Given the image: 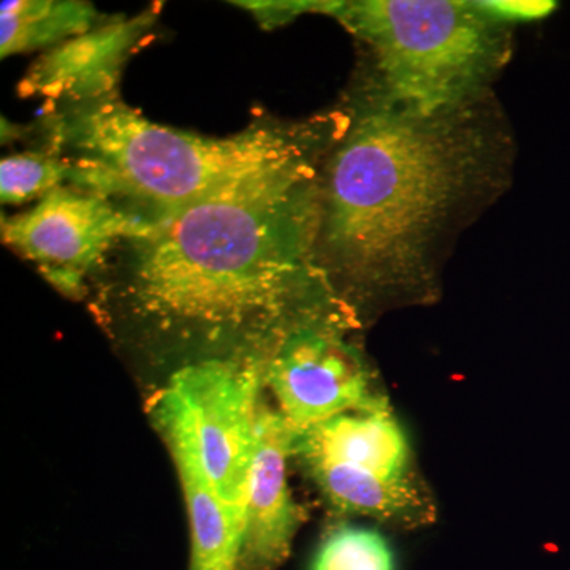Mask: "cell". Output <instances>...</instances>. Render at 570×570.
I'll list each match as a JSON object with an SVG mask.
<instances>
[{"label":"cell","instance_id":"obj_12","mask_svg":"<svg viewBox=\"0 0 570 570\" xmlns=\"http://www.w3.org/2000/svg\"><path fill=\"white\" fill-rule=\"evenodd\" d=\"M307 475L330 508L370 517L400 528H420L436 519V505L414 475L392 478L336 463H305Z\"/></svg>","mask_w":570,"mask_h":570},{"label":"cell","instance_id":"obj_13","mask_svg":"<svg viewBox=\"0 0 570 570\" xmlns=\"http://www.w3.org/2000/svg\"><path fill=\"white\" fill-rule=\"evenodd\" d=\"M105 21L92 3L80 0H9L0 9V56L52 50Z\"/></svg>","mask_w":570,"mask_h":570},{"label":"cell","instance_id":"obj_16","mask_svg":"<svg viewBox=\"0 0 570 570\" xmlns=\"http://www.w3.org/2000/svg\"><path fill=\"white\" fill-rule=\"evenodd\" d=\"M234 6L253 13L262 28L272 31L303 13L316 11V13L330 14L335 9L336 2H302V0L288 2L287 0V2H234Z\"/></svg>","mask_w":570,"mask_h":570},{"label":"cell","instance_id":"obj_4","mask_svg":"<svg viewBox=\"0 0 570 570\" xmlns=\"http://www.w3.org/2000/svg\"><path fill=\"white\" fill-rule=\"evenodd\" d=\"M376 62V96L422 118L468 110L509 55L504 22L463 0L336 2Z\"/></svg>","mask_w":570,"mask_h":570},{"label":"cell","instance_id":"obj_15","mask_svg":"<svg viewBox=\"0 0 570 570\" xmlns=\"http://www.w3.org/2000/svg\"><path fill=\"white\" fill-rule=\"evenodd\" d=\"M311 570H395V554L381 532L340 527L326 535Z\"/></svg>","mask_w":570,"mask_h":570},{"label":"cell","instance_id":"obj_6","mask_svg":"<svg viewBox=\"0 0 570 570\" xmlns=\"http://www.w3.org/2000/svg\"><path fill=\"white\" fill-rule=\"evenodd\" d=\"M268 352V351H266ZM209 356L179 367L168 385L183 401L209 482L239 534L253 468L265 355Z\"/></svg>","mask_w":570,"mask_h":570},{"label":"cell","instance_id":"obj_2","mask_svg":"<svg viewBox=\"0 0 570 570\" xmlns=\"http://www.w3.org/2000/svg\"><path fill=\"white\" fill-rule=\"evenodd\" d=\"M466 111L422 118L373 96L348 116L322 170L330 277L370 292L422 287L439 234L485 164Z\"/></svg>","mask_w":570,"mask_h":570},{"label":"cell","instance_id":"obj_17","mask_svg":"<svg viewBox=\"0 0 570 570\" xmlns=\"http://www.w3.org/2000/svg\"><path fill=\"white\" fill-rule=\"evenodd\" d=\"M480 10L497 21H535L543 20L557 10L558 3L550 0H534V2H508V0H483L478 2Z\"/></svg>","mask_w":570,"mask_h":570},{"label":"cell","instance_id":"obj_8","mask_svg":"<svg viewBox=\"0 0 570 570\" xmlns=\"http://www.w3.org/2000/svg\"><path fill=\"white\" fill-rule=\"evenodd\" d=\"M295 434L279 409L258 404L238 570H277L291 553L303 520L288 487Z\"/></svg>","mask_w":570,"mask_h":570},{"label":"cell","instance_id":"obj_10","mask_svg":"<svg viewBox=\"0 0 570 570\" xmlns=\"http://www.w3.org/2000/svg\"><path fill=\"white\" fill-rule=\"evenodd\" d=\"M151 415L181 483L190 528L189 570H238L242 534L206 475L189 415L170 385L154 397Z\"/></svg>","mask_w":570,"mask_h":570},{"label":"cell","instance_id":"obj_9","mask_svg":"<svg viewBox=\"0 0 570 570\" xmlns=\"http://www.w3.org/2000/svg\"><path fill=\"white\" fill-rule=\"evenodd\" d=\"M156 14L108 20L45 52L18 85L21 97L52 105L86 102L119 92L124 63L151 33Z\"/></svg>","mask_w":570,"mask_h":570},{"label":"cell","instance_id":"obj_5","mask_svg":"<svg viewBox=\"0 0 570 570\" xmlns=\"http://www.w3.org/2000/svg\"><path fill=\"white\" fill-rule=\"evenodd\" d=\"M346 305L303 318L265 355L264 379L296 433L387 400L365 356L347 340Z\"/></svg>","mask_w":570,"mask_h":570},{"label":"cell","instance_id":"obj_3","mask_svg":"<svg viewBox=\"0 0 570 570\" xmlns=\"http://www.w3.org/2000/svg\"><path fill=\"white\" fill-rule=\"evenodd\" d=\"M45 108L48 149L69 167V186L149 223L321 167L348 122L343 112L303 122L258 119L217 138L153 122L119 92Z\"/></svg>","mask_w":570,"mask_h":570},{"label":"cell","instance_id":"obj_14","mask_svg":"<svg viewBox=\"0 0 570 570\" xmlns=\"http://www.w3.org/2000/svg\"><path fill=\"white\" fill-rule=\"evenodd\" d=\"M69 184V167L50 149L3 157L0 163V200L24 205Z\"/></svg>","mask_w":570,"mask_h":570},{"label":"cell","instance_id":"obj_11","mask_svg":"<svg viewBox=\"0 0 570 570\" xmlns=\"http://www.w3.org/2000/svg\"><path fill=\"white\" fill-rule=\"evenodd\" d=\"M294 456L299 463H336L392 478L412 475L406 433L389 400L347 412L295 434Z\"/></svg>","mask_w":570,"mask_h":570},{"label":"cell","instance_id":"obj_1","mask_svg":"<svg viewBox=\"0 0 570 570\" xmlns=\"http://www.w3.org/2000/svg\"><path fill=\"white\" fill-rule=\"evenodd\" d=\"M321 227L322 171L307 168L153 220L94 276L110 277L107 299L153 341L258 354L344 305L322 264Z\"/></svg>","mask_w":570,"mask_h":570},{"label":"cell","instance_id":"obj_7","mask_svg":"<svg viewBox=\"0 0 570 570\" xmlns=\"http://www.w3.org/2000/svg\"><path fill=\"white\" fill-rule=\"evenodd\" d=\"M149 227V220L107 198L66 184L31 212L3 217L2 242L33 262L63 295L81 298L112 247Z\"/></svg>","mask_w":570,"mask_h":570}]
</instances>
